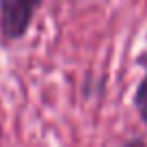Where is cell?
Segmentation results:
<instances>
[{
	"label": "cell",
	"mask_w": 147,
	"mask_h": 147,
	"mask_svg": "<svg viewBox=\"0 0 147 147\" xmlns=\"http://www.w3.org/2000/svg\"><path fill=\"white\" fill-rule=\"evenodd\" d=\"M138 63L145 67V76H143L141 84H138L136 93H134V106H136L138 115H141L143 121H147V52L138 59Z\"/></svg>",
	"instance_id": "7a4b0ae2"
},
{
	"label": "cell",
	"mask_w": 147,
	"mask_h": 147,
	"mask_svg": "<svg viewBox=\"0 0 147 147\" xmlns=\"http://www.w3.org/2000/svg\"><path fill=\"white\" fill-rule=\"evenodd\" d=\"M39 2H0V37L5 43H13L26 35Z\"/></svg>",
	"instance_id": "6da1fadb"
}]
</instances>
